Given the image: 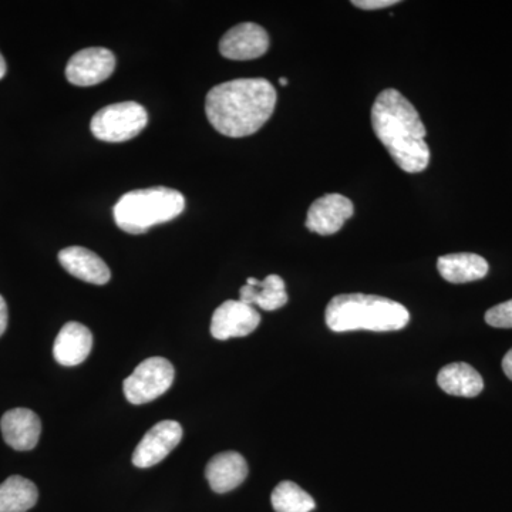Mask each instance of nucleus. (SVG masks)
I'll return each instance as SVG.
<instances>
[{
    "instance_id": "nucleus-1",
    "label": "nucleus",
    "mask_w": 512,
    "mask_h": 512,
    "mask_svg": "<svg viewBox=\"0 0 512 512\" xmlns=\"http://www.w3.org/2000/svg\"><path fill=\"white\" fill-rule=\"evenodd\" d=\"M276 90L265 79H238L218 84L208 93L205 113L222 136L241 138L255 134L271 119Z\"/></svg>"
},
{
    "instance_id": "nucleus-2",
    "label": "nucleus",
    "mask_w": 512,
    "mask_h": 512,
    "mask_svg": "<svg viewBox=\"0 0 512 512\" xmlns=\"http://www.w3.org/2000/svg\"><path fill=\"white\" fill-rule=\"evenodd\" d=\"M376 137L389 151L394 163L409 174H419L430 163L426 127L412 103L394 89L383 90L372 109Z\"/></svg>"
},
{
    "instance_id": "nucleus-3",
    "label": "nucleus",
    "mask_w": 512,
    "mask_h": 512,
    "mask_svg": "<svg viewBox=\"0 0 512 512\" xmlns=\"http://www.w3.org/2000/svg\"><path fill=\"white\" fill-rule=\"evenodd\" d=\"M326 325L332 332H396L406 328L410 313L402 303L377 295L346 293L329 302Z\"/></svg>"
},
{
    "instance_id": "nucleus-4",
    "label": "nucleus",
    "mask_w": 512,
    "mask_h": 512,
    "mask_svg": "<svg viewBox=\"0 0 512 512\" xmlns=\"http://www.w3.org/2000/svg\"><path fill=\"white\" fill-rule=\"evenodd\" d=\"M185 198L167 187L144 188L127 192L114 205L117 227L128 234L140 235L154 225L165 224L183 214Z\"/></svg>"
},
{
    "instance_id": "nucleus-5",
    "label": "nucleus",
    "mask_w": 512,
    "mask_h": 512,
    "mask_svg": "<svg viewBox=\"0 0 512 512\" xmlns=\"http://www.w3.org/2000/svg\"><path fill=\"white\" fill-rule=\"evenodd\" d=\"M147 124V110L136 101H124L97 111L90 123V130L97 140L124 143L137 137Z\"/></svg>"
},
{
    "instance_id": "nucleus-6",
    "label": "nucleus",
    "mask_w": 512,
    "mask_h": 512,
    "mask_svg": "<svg viewBox=\"0 0 512 512\" xmlns=\"http://www.w3.org/2000/svg\"><path fill=\"white\" fill-rule=\"evenodd\" d=\"M174 366L164 357H150L124 380L123 389L131 404H146L163 396L174 382Z\"/></svg>"
},
{
    "instance_id": "nucleus-7",
    "label": "nucleus",
    "mask_w": 512,
    "mask_h": 512,
    "mask_svg": "<svg viewBox=\"0 0 512 512\" xmlns=\"http://www.w3.org/2000/svg\"><path fill=\"white\" fill-rule=\"evenodd\" d=\"M116 69V57L104 47L80 50L69 60L66 79L74 86L90 87L109 79Z\"/></svg>"
},
{
    "instance_id": "nucleus-8",
    "label": "nucleus",
    "mask_w": 512,
    "mask_h": 512,
    "mask_svg": "<svg viewBox=\"0 0 512 512\" xmlns=\"http://www.w3.org/2000/svg\"><path fill=\"white\" fill-rule=\"evenodd\" d=\"M183 439V427L178 421L164 420L150 429L138 443L133 464L138 468L157 466Z\"/></svg>"
},
{
    "instance_id": "nucleus-9",
    "label": "nucleus",
    "mask_w": 512,
    "mask_h": 512,
    "mask_svg": "<svg viewBox=\"0 0 512 512\" xmlns=\"http://www.w3.org/2000/svg\"><path fill=\"white\" fill-rule=\"evenodd\" d=\"M261 323L254 306L241 301H225L215 309L211 320V335L218 340L244 338Z\"/></svg>"
},
{
    "instance_id": "nucleus-10",
    "label": "nucleus",
    "mask_w": 512,
    "mask_h": 512,
    "mask_svg": "<svg viewBox=\"0 0 512 512\" xmlns=\"http://www.w3.org/2000/svg\"><path fill=\"white\" fill-rule=\"evenodd\" d=\"M269 49V36L256 23H241L229 29L220 42V52L225 59L247 62L264 56Z\"/></svg>"
},
{
    "instance_id": "nucleus-11",
    "label": "nucleus",
    "mask_w": 512,
    "mask_h": 512,
    "mask_svg": "<svg viewBox=\"0 0 512 512\" xmlns=\"http://www.w3.org/2000/svg\"><path fill=\"white\" fill-rule=\"evenodd\" d=\"M355 214V205L348 197L328 194L313 201L306 217V228L319 235H333Z\"/></svg>"
},
{
    "instance_id": "nucleus-12",
    "label": "nucleus",
    "mask_w": 512,
    "mask_h": 512,
    "mask_svg": "<svg viewBox=\"0 0 512 512\" xmlns=\"http://www.w3.org/2000/svg\"><path fill=\"white\" fill-rule=\"evenodd\" d=\"M0 429L6 444L13 450L29 451L39 443L42 421L32 410L19 407L3 414Z\"/></svg>"
},
{
    "instance_id": "nucleus-13",
    "label": "nucleus",
    "mask_w": 512,
    "mask_h": 512,
    "mask_svg": "<svg viewBox=\"0 0 512 512\" xmlns=\"http://www.w3.org/2000/svg\"><path fill=\"white\" fill-rule=\"evenodd\" d=\"M205 477L212 491L218 494L229 493L248 477L247 461L237 451H224L211 458L205 468Z\"/></svg>"
},
{
    "instance_id": "nucleus-14",
    "label": "nucleus",
    "mask_w": 512,
    "mask_h": 512,
    "mask_svg": "<svg viewBox=\"0 0 512 512\" xmlns=\"http://www.w3.org/2000/svg\"><path fill=\"white\" fill-rule=\"evenodd\" d=\"M93 335L79 322L63 326L53 346V356L59 365L72 367L80 365L92 353Z\"/></svg>"
},
{
    "instance_id": "nucleus-15",
    "label": "nucleus",
    "mask_w": 512,
    "mask_h": 512,
    "mask_svg": "<svg viewBox=\"0 0 512 512\" xmlns=\"http://www.w3.org/2000/svg\"><path fill=\"white\" fill-rule=\"evenodd\" d=\"M59 262L63 268L80 281L94 285H106L111 272L106 262L90 249L69 247L59 252Z\"/></svg>"
},
{
    "instance_id": "nucleus-16",
    "label": "nucleus",
    "mask_w": 512,
    "mask_h": 512,
    "mask_svg": "<svg viewBox=\"0 0 512 512\" xmlns=\"http://www.w3.org/2000/svg\"><path fill=\"white\" fill-rule=\"evenodd\" d=\"M239 301L259 306L264 311H278L288 303L284 279L278 275L266 276L264 281L248 278L247 285L239 291Z\"/></svg>"
},
{
    "instance_id": "nucleus-17",
    "label": "nucleus",
    "mask_w": 512,
    "mask_h": 512,
    "mask_svg": "<svg viewBox=\"0 0 512 512\" xmlns=\"http://www.w3.org/2000/svg\"><path fill=\"white\" fill-rule=\"evenodd\" d=\"M437 269L444 281L450 284H467L485 278L490 266L483 256L466 252L440 256Z\"/></svg>"
},
{
    "instance_id": "nucleus-18",
    "label": "nucleus",
    "mask_w": 512,
    "mask_h": 512,
    "mask_svg": "<svg viewBox=\"0 0 512 512\" xmlns=\"http://www.w3.org/2000/svg\"><path fill=\"white\" fill-rule=\"evenodd\" d=\"M440 389L450 396L476 397L483 392L484 380L468 363H450L437 376Z\"/></svg>"
},
{
    "instance_id": "nucleus-19",
    "label": "nucleus",
    "mask_w": 512,
    "mask_h": 512,
    "mask_svg": "<svg viewBox=\"0 0 512 512\" xmlns=\"http://www.w3.org/2000/svg\"><path fill=\"white\" fill-rule=\"evenodd\" d=\"M37 498L39 491L28 478L12 476L0 484V512H28Z\"/></svg>"
},
{
    "instance_id": "nucleus-20",
    "label": "nucleus",
    "mask_w": 512,
    "mask_h": 512,
    "mask_svg": "<svg viewBox=\"0 0 512 512\" xmlns=\"http://www.w3.org/2000/svg\"><path fill=\"white\" fill-rule=\"evenodd\" d=\"M271 503L276 512H311L316 507L311 495L292 481H282L276 485Z\"/></svg>"
},
{
    "instance_id": "nucleus-21",
    "label": "nucleus",
    "mask_w": 512,
    "mask_h": 512,
    "mask_svg": "<svg viewBox=\"0 0 512 512\" xmlns=\"http://www.w3.org/2000/svg\"><path fill=\"white\" fill-rule=\"evenodd\" d=\"M485 322L493 328L512 329V299L487 311Z\"/></svg>"
},
{
    "instance_id": "nucleus-22",
    "label": "nucleus",
    "mask_w": 512,
    "mask_h": 512,
    "mask_svg": "<svg viewBox=\"0 0 512 512\" xmlns=\"http://www.w3.org/2000/svg\"><path fill=\"white\" fill-rule=\"evenodd\" d=\"M353 6L359 9L376 10L389 8V6L397 5V0H355Z\"/></svg>"
},
{
    "instance_id": "nucleus-23",
    "label": "nucleus",
    "mask_w": 512,
    "mask_h": 512,
    "mask_svg": "<svg viewBox=\"0 0 512 512\" xmlns=\"http://www.w3.org/2000/svg\"><path fill=\"white\" fill-rule=\"evenodd\" d=\"M8 305H6L5 299L0 295V338H2L3 333L6 332V328H8Z\"/></svg>"
},
{
    "instance_id": "nucleus-24",
    "label": "nucleus",
    "mask_w": 512,
    "mask_h": 512,
    "mask_svg": "<svg viewBox=\"0 0 512 512\" xmlns=\"http://www.w3.org/2000/svg\"><path fill=\"white\" fill-rule=\"evenodd\" d=\"M503 370L505 376L512 380V349L508 350L507 355L503 359Z\"/></svg>"
},
{
    "instance_id": "nucleus-25",
    "label": "nucleus",
    "mask_w": 512,
    "mask_h": 512,
    "mask_svg": "<svg viewBox=\"0 0 512 512\" xmlns=\"http://www.w3.org/2000/svg\"><path fill=\"white\" fill-rule=\"evenodd\" d=\"M6 74V62L5 59H3V56L0 55V80L5 77Z\"/></svg>"
},
{
    "instance_id": "nucleus-26",
    "label": "nucleus",
    "mask_w": 512,
    "mask_h": 512,
    "mask_svg": "<svg viewBox=\"0 0 512 512\" xmlns=\"http://www.w3.org/2000/svg\"><path fill=\"white\" fill-rule=\"evenodd\" d=\"M288 79H285V77H281V79H279V84H281V86H288Z\"/></svg>"
}]
</instances>
